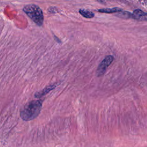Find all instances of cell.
<instances>
[{
    "instance_id": "2",
    "label": "cell",
    "mask_w": 147,
    "mask_h": 147,
    "mask_svg": "<svg viewBox=\"0 0 147 147\" xmlns=\"http://www.w3.org/2000/svg\"><path fill=\"white\" fill-rule=\"evenodd\" d=\"M24 13L38 26H41L44 22V15L40 7L34 4H29L23 9Z\"/></svg>"
},
{
    "instance_id": "1",
    "label": "cell",
    "mask_w": 147,
    "mask_h": 147,
    "mask_svg": "<svg viewBox=\"0 0 147 147\" xmlns=\"http://www.w3.org/2000/svg\"><path fill=\"white\" fill-rule=\"evenodd\" d=\"M41 100H33L27 103L20 110V117L24 120L29 121L37 118L42 109Z\"/></svg>"
},
{
    "instance_id": "5",
    "label": "cell",
    "mask_w": 147,
    "mask_h": 147,
    "mask_svg": "<svg viewBox=\"0 0 147 147\" xmlns=\"http://www.w3.org/2000/svg\"><path fill=\"white\" fill-rule=\"evenodd\" d=\"M56 86V84H50L49 86L45 87L44 89H42V90L38 91L37 92L35 93L34 94V96L37 98H39L44 95H45V94H48L50 91L52 90L53 89H54Z\"/></svg>"
},
{
    "instance_id": "7",
    "label": "cell",
    "mask_w": 147,
    "mask_h": 147,
    "mask_svg": "<svg viewBox=\"0 0 147 147\" xmlns=\"http://www.w3.org/2000/svg\"><path fill=\"white\" fill-rule=\"evenodd\" d=\"M79 12L83 17L87 18H93L94 16V13L88 10L80 9L79 10Z\"/></svg>"
},
{
    "instance_id": "6",
    "label": "cell",
    "mask_w": 147,
    "mask_h": 147,
    "mask_svg": "<svg viewBox=\"0 0 147 147\" xmlns=\"http://www.w3.org/2000/svg\"><path fill=\"white\" fill-rule=\"evenodd\" d=\"M122 11V9L118 7H113V8H103L100 9L98 10V11L100 13H113L116 12H120Z\"/></svg>"
},
{
    "instance_id": "4",
    "label": "cell",
    "mask_w": 147,
    "mask_h": 147,
    "mask_svg": "<svg viewBox=\"0 0 147 147\" xmlns=\"http://www.w3.org/2000/svg\"><path fill=\"white\" fill-rule=\"evenodd\" d=\"M132 17L138 21H147V13L140 9H136L133 11Z\"/></svg>"
},
{
    "instance_id": "8",
    "label": "cell",
    "mask_w": 147,
    "mask_h": 147,
    "mask_svg": "<svg viewBox=\"0 0 147 147\" xmlns=\"http://www.w3.org/2000/svg\"><path fill=\"white\" fill-rule=\"evenodd\" d=\"M119 17H122V18H129L131 17H131H132V15L130 14V13L127 12V11H121L120 13V14H119Z\"/></svg>"
},
{
    "instance_id": "3",
    "label": "cell",
    "mask_w": 147,
    "mask_h": 147,
    "mask_svg": "<svg viewBox=\"0 0 147 147\" xmlns=\"http://www.w3.org/2000/svg\"><path fill=\"white\" fill-rule=\"evenodd\" d=\"M114 57L111 55H108L101 61L96 70L97 76H100L104 74L107 67L113 62Z\"/></svg>"
}]
</instances>
